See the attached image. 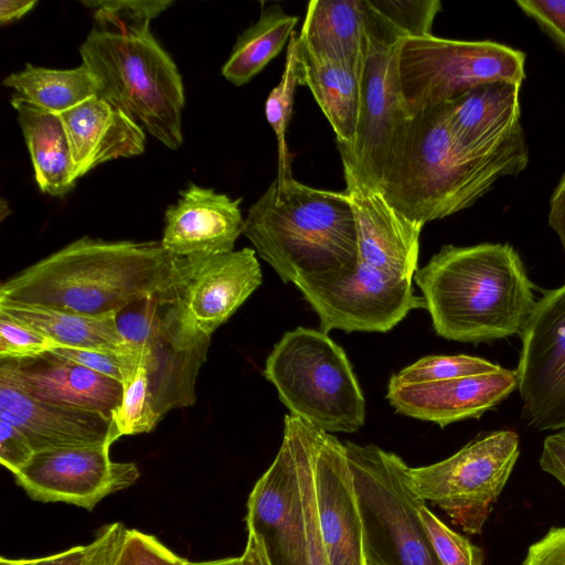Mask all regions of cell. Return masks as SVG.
Segmentation results:
<instances>
[{"label":"cell","mask_w":565,"mask_h":565,"mask_svg":"<svg viewBox=\"0 0 565 565\" xmlns=\"http://www.w3.org/2000/svg\"><path fill=\"white\" fill-rule=\"evenodd\" d=\"M173 262L161 242L84 236L3 281L0 301L83 316L117 315L164 291Z\"/></svg>","instance_id":"obj_1"},{"label":"cell","mask_w":565,"mask_h":565,"mask_svg":"<svg viewBox=\"0 0 565 565\" xmlns=\"http://www.w3.org/2000/svg\"><path fill=\"white\" fill-rule=\"evenodd\" d=\"M436 333L459 342L521 334L536 287L508 243L445 245L414 275Z\"/></svg>","instance_id":"obj_2"},{"label":"cell","mask_w":565,"mask_h":565,"mask_svg":"<svg viewBox=\"0 0 565 565\" xmlns=\"http://www.w3.org/2000/svg\"><path fill=\"white\" fill-rule=\"evenodd\" d=\"M526 167L463 151L449 132L441 104L406 120L376 189L397 212L425 225L470 207L500 178L516 177Z\"/></svg>","instance_id":"obj_3"},{"label":"cell","mask_w":565,"mask_h":565,"mask_svg":"<svg viewBox=\"0 0 565 565\" xmlns=\"http://www.w3.org/2000/svg\"><path fill=\"white\" fill-rule=\"evenodd\" d=\"M243 234L284 282L328 277L359 262L355 218L345 191L276 178L248 209Z\"/></svg>","instance_id":"obj_4"},{"label":"cell","mask_w":565,"mask_h":565,"mask_svg":"<svg viewBox=\"0 0 565 565\" xmlns=\"http://www.w3.org/2000/svg\"><path fill=\"white\" fill-rule=\"evenodd\" d=\"M79 53L96 81L98 97L140 122L169 149L182 145V78L151 31L117 34L93 28Z\"/></svg>","instance_id":"obj_5"},{"label":"cell","mask_w":565,"mask_h":565,"mask_svg":"<svg viewBox=\"0 0 565 565\" xmlns=\"http://www.w3.org/2000/svg\"><path fill=\"white\" fill-rule=\"evenodd\" d=\"M264 374L282 404L327 433H354L365 422V398L343 351L324 331L299 327L269 353Z\"/></svg>","instance_id":"obj_6"},{"label":"cell","mask_w":565,"mask_h":565,"mask_svg":"<svg viewBox=\"0 0 565 565\" xmlns=\"http://www.w3.org/2000/svg\"><path fill=\"white\" fill-rule=\"evenodd\" d=\"M344 445L367 565H443L419 516L426 502L408 486L404 460L375 445Z\"/></svg>","instance_id":"obj_7"},{"label":"cell","mask_w":565,"mask_h":565,"mask_svg":"<svg viewBox=\"0 0 565 565\" xmlns=\"http://www.w3.org/2000/svg\"><path fill=\"white\" fill-rule=\"evenodd\" d=\"M256 250L174 257L172 279L159 294L166 333L179 351L209 345L214 331L262 284Z\"/></svg>","instance_id":"obj_8"},{"label":"cell","mask_w":565,"mask_h":565,"mask_svg":"<svg viewBox=\"0 0 565 565\" xmlns=\"http://www.w3.org/2000/svg\"><path fill=\"white\" fill-rule=\"evenodd\" d=\"M525 60L524 52L491 40H450L433 34L405 38L397 52L405 111L414 117L489 82L522 85Z\"/></svg>","instance_id":"obj_9"},{"label":"cell","mask_w":565,"mask_h":565,"mask_svg":"<svg viewBox=\"0 0 565 565\" xmlns=\"http://www.w3.org/2000/svg\"><path fill=\"white\" fill-rule=\"evenodd\" d=\"M520 455L513 430L482 433L452 456L423 467H406L411 489L439 507L468 534H480Z\"/></svg>","instance_id":"obj_10"},{"label":"cell","mask_w":565,"mask_h":565,"mask_svg":"<svg viewBox=\"0 0 565 565\" xmlns=\"http://www.w3.org/2000/svg\"><path fill=\"white\" fill-rule=\"evenodd\" d=\"M365 50L360 71V105L352 147L338 145L356 177L377 188L392 143L409 118L405 111L397 70L403 38L390 29L366 4Z\"/></svg>","instance_id":"obj_11"},{"label":"cell","mask_w":565,"mask_h":565,"mask_svg":"<svg viewBox=\"0 0 565 565\" xmlns=\"http://www.w3.org/2000/svg\"><path fill=\"white\" fill-rule=\"evenodd\" d=\"M412 280L359 262L352 270L302 280L296 287L318 315L326 333L332 329L387 332L409 311L425 308Z\"/></svg>","instance_id":"obj_12"},{"label":"cell","mask_w":565,"mask_h":565,"mask_svg":"<svg viewBox=\"0 0 565 565\" xmlns=\"http://www.w3.org/2000/svg\"><path fill=\"white\" fill-rule=\"evenodd\" d=\"M518 387L535 429H565V281L544 291L520 334Z\"/></svg>","instance_id":"obj_13"},{"label":"cell","mask_w":565,"mask_h":565,"mask_svg":"<svg viewBox=\"0 0 565 565\" xmlns=\"http://www.w3.org/2000/svg\"><path fill=\"white\" fill-rule=\"evenodd\" d=\"M109 447L77 446L34 452L13 473L15 483L34 501L63 502L93 511L104 498L129 488L140 476L136 463L113 461Z\"/></svg>","instance_id":"obj_14"},{"label":"cell","mask_w":565,"mask_h":565,"mask_svg":"<svg viewBox=\"0 0 565 565\" xmlns=\"http://www.w3.org/2000/svg\"><path fill=\"white\" fill-rule=\"evenodd\" d=\"M246 529L260 541L269 565H308L302 497L294 447L281 446L256 481L246 504Z\"/></svg>","instance_id":"obj_15"},{"label":"cell","mask_w":565,"mask_h":565,"mask_svg":"<svg viewBox=\"0 0 565 565\" xmlns=\"http://www.w3.org/2000/svg\"><path fill=\"white\" fill-rule=\"evenodd\" d=\"M118 332L148 370L156 409L163 416L194 403V385L209 345L177 350L166 333L158 297L134 302L116 315Z\"/></svg>","instance_id":"obj_16"},{"label":"cell","mask_w":565,"mask_h":565,"mask_svg":"<svg viewBox=\"0 0 565 565\" xmlns=\"http://www.w3.org/2000/svg\"><path fill=\"white\" fill-rule=\"evenodd\" d=\"M312 478L322 543L331 565H367L363 524L344 443L315 426Z\"/></svg>","instance_id":"obj_17"},{"label":"cell","mask_w":565,"mask_h":565,"mask_svg":"<svg viewBox=\"0 0 565 565\" xmlns=\"http://www.w3.org/2000/svg\"><path fill=\"white\" fill-rule=\"evenodd\" d=\"M521 87L512 82H489L445 103L446 124L457 146L475 157L529 164L521 125Z\"/></svg>","instance_id":"obj_18"},{"label":"cell","mask_w":565,"mask_h":565,"mask_svg":"<svg viewBox=\"0 0 565 565\" xmlns=\"http://www.w3.org/2000/svg\"><path fill=\"white\" fill-rule=\"evenodd\" d=\"M342 161L345 192L353 210L360 262L388 275L414 278L417 271L423 224L397 212L382 193Z\"/></svg>","instance_id":"obj_19"},{"label":"cell","mask_w":565,"mask_h":565,"mask_svg":"<svg viewBox=\"0 0 565 565\" xmlns=\"http://www.w3.org/2000/svg\"><path fill=\"white\" fill-rule=\"evenodd\" d=\"M0 418L19 428L34 452L77 446L111 445V416L47 403L30 395L0 364Z\"/></svg>","instance_id":"obj_20"},{"label":"cell","mask_w":565,"mask_h":565,"mask_svg":"<svg viewBox=\"0 0 565 565\" xmlns=\"http://www.w3.org/2000/svg\"><path fill=\"white\" fill-rule=\"evenodd\" d=\"M242 199L196 184L180 192L164 213L163 248L174 257L212 256L234 250L244 231Z\"/></svg>","instance_id":"obj_21"},{"label":"cell","mask_w":565,"mask_h":565,"mask_svg":"<svg viewBox=\"0 0 565 565\" xmlns=\"http://www.w3.org/2000/svg\"><path fill=\"white\" fill-rule=\"evenodd\" d=\"M516 370L459 377L448 381L394 384L386 398L396 412L440 427L468 418H479L518 387Z\"/></svg>","instance_id":"obj_22"},{"label":"cell","mask_w":565,"mask_h":565,"mask_svg":"<svg viewBox=\"0 0 565 565\" xmlns=\"http://www.w3.org/2000/svg\"><path fill=\"white\" fill-rule=\"evenodd\" d=\"M1 365L30 395L47 403L110 416L121 403L120 382L51 352L1 360Z\"/></svg>","instance_id":"obj_23"},{"label":"cell","mask_w":565,"mask_h":565,"mask_svg":"<svg viewBox=\"0 0 565 565\" xmlns=\"http://www.w3.org/2000/svg\"><path fill=\"white\" fill-rule=\"evenodd\" d=\"M74 167V179L103 162L143 153L146 134L124 110L98 96L60 114Z\"/></svg>","instance_id":"obj_24"},{"label":"cell","mask_w":565,"mask_h":565,"mask_svg":"<svg viewBox=\"0 0 565 565\" xmlns=\"http://www.w3.org/2000/svg\"><path fill=\"white\" fill-rule=\"evenodd\" d=\"M10 104L17 113L29 149L39 189L52 196H63L75 184L67 134L60 114L45 110L19 94Z\"/></svg>","instance_id":"obj_25"},{"label":"cell","mask_w":565,"mask_h":565,"mask_svg":"<svg viewBox=\"0 0 565 565\" xmlns=\"http://www.w3.org/2000/svg\"><path fill=\"white\" fill-rule=\"evenodd\" d=\"M363 0H311L299 34L309 55L361 71L365 50Z\"/></svg>","instance_id":"obj_26"},{"label":"cell","mask_w":565,"mask_h":565,"mask_svg":"<svg viewBox=\"0 0 565 565\" xmlns=\"http://www.w3.org/2000/svg\"><path fill=\"white\" fill-rule=\"evenodd\" d=\"M301 86L311 92L334 131L337 145L352 147L359 118L360 71L348 63L311 56L301 47Z\"/></svg>","instance_id":"obj_27"},{"label":"cell","mask_w":565,"mask_h":565,"mask_svg":"<svg viewBox=\"0 0 565 565\" xmlns=\"http://www.w3.org/2000/svg\"><path fill=\"white\" fill-rule=\"evenodd\" d=\"M0 312L35 328L62 347L135 354L118 332L116 315L83 316L8 301H0Z\"/></svg>","instance_id":"obj_28"},{"label":"cell","mask_w":565,"mask_h":565,"mask_svg":"<svg viewBox=\"0 0 565 565\" xmlns=\"http://www.w3.org/2000/svg\"><path fill=\"white\" fill-rule=\"evenodd\" d=\"M298 20L279 4L264 7L258 20L238 35L222 75L236 86L248 83L288 44Z\"/></svg>","instance_id":"obj_29"},{"label":"cell","mask_w":565,"mask_h":565,"mask_svg":"<svg viewBox=\"0 0 565 565\" xmlns=\"http://www.w3.org/2000/svg\"><path fill=\"white\" fill-rule=\"evenodd\" d=\"M3 85L55 114H62L97 96L96 81L83 63L68 70L39 67L28 63L23 70L8 75Z\"/></svg>","instance_id":"obj_30"},{"label":"cell","mask_w":565,"mask_h":565,"mask_svg":"<svg viewBox=\"0 0 565 565\" xmlns=\"http://www.w3.org/2000/svg\"><path fill=\"white\" fill-rule=\"evenodd\" d=\"M315 425L288 414L284 431L291 439L300 483L306 522L308 565H331L319 531L312 478V439Z\"/></svg>","instance_id":"obj_31"},{"label":"cell","mask_w":565,"mask_h":565,"mask_svg":"<svg viewBox=\"0 0 565 565\" xmlns=\"http://www.w3.org/2000/svg\"><path fill=\"white\" fill-rule=\"evenodd\" d=\"M298 86H301V45L299 34L294 32L287 45L281 78L270 90L265 103V116L277 140V178L292 175L291 157L289 154L286 135L291 119L295 93Z\"/></svg>","instance_id":"obj_32"},{"label":"cell","mask_w":565,"mask_h":565,"mask_svg":"<svg viewBox=\"0 0 565 565\" xmlns=\"http://www.w3.org/2000/svg\"><path fill=\"white\" fill-rule=\"evenodd\" d=\"M121 403L111 412L114 439L121 436L150 433L161 419L156 409L148 370L139 365L125 383Z\"/></svg>","instance_id":"obj_33"},{"label":"cell","mask_w":565,"mask_h":565,"mask_svg":"<svg viewBox=\"0 0 565 565\" xmlns=\"http://www.w3.org/2000/svg\"><path fill=\"white\" fill-rule=\"evenodd\" d=\"M502 369L482 358L466 354L428 355L401 370L391 377L390 383L403 385L440 382L497 373Z\"/></svg>","instance_id":"obj_34"},{"label":"cell","mask_w":565,"mask_h":565,"mask_svg":"<svg viewBox=\"0 0 565 565\" xmlns=\"http://www.w3.org/2000/svg\"><path fill=\"white\" fill-rule=\"evenodd\" d=\"M94 10L96 29L117 34H137L150 31V22L173 1L171 0H122L83 1Z\"/></svg>","instance_id":"obj_35"},{"label":"cell","mask_w":565,"mask_h":565,"mask_svg":"<svg viewBox=\"0 0 565 565\" xmlns=\"http://www.w3.org/2000/svg\"><path fill=\"white\" fill-rule=\"evenodd\" d=\"M370 9L403 39L431 34L439 0H366Z\"/></svg>","instance_id":"obj_36"},{"label":"cell","mask_w":565,"mask_h":565,"mask_svg":"<svg viewBox=\"0 0 565 565\" xmlns=\"http://www.w3.org/2000/svg\"><path fill=\"white\" fill-rule=\"evenodd\" d=\"M419 516L443 565H483L482 550L446 525L426 503L422 505Z\"/></svg>","instance_id":"obj_37"},{"label":"cell","mask_w":565,"mask_h":565,"mask_svg":"<svg viewBox=\"0 0 565 565\" xmlns=\"http://www.w3.org/2000/svg\"><path fill=\"white\" fill-rule=\"evenodd\" d=\"M61 347L35 328L0 312V360L35 358Z\"/></svg>","instance_id":"obj_38"},{"label":"cell","mask_w":565,"mask_h":565,"mask_svg":"<svg viewBox=\"0 0 565 565\" xmlns=\"http://www.w3.org/2000/svg\"><path fill=\"white\" fill-rule=\"evenodd\" d=\"M188 562L154 535L126 529L116 565H186Z\"/></svg>","instance_id":"obj_39"},{"label":"cell","mask_w":565,"mask_h":565,"mask_svg":"<svg viewBox=\"0 0 565 565\" xmlns=\"http://www.w3.org/2000/svg\"><path fill=\"white\" fill-rule=\"evenodd\" d=\"M51 353L81 364L89 370L111 377L122 385L127 383L140 365L136 354H118L89 349L61 347Z\"/></svg>","instance_id":"obj_40"},{"label":"cell","mask_w":565,"mask_h":565,"mask_svg":"<svg viewBox=\"0 0 565 565\" xmlns=\"http://www.w3.org/2000/svg\"><path fill=\"white\" fill-rule=\"evenodd\" d=\"M515 4L565 54V1L518 0Z\"/></svg>","instance_id":"obj_41"},{"label":"cell","mask_w":565,"mask_h":565,"mask_svg":"<svg viewBox=\"0 0 565 565\" xmlns=\"http://www.w3.org/2000/svg\"><path fill=\"white\" fill-rule=\"evenodd\" d=\"M34 455L28 438L10 422L0 418V461L9 471L15 473Z\"/></svg>","instance_id":"obj_42"},{"label":"cell","mask_w":565,"mask_h":565,"mask_svg":"<svg viewBox=\"0 0 565 565\" xmlns=\"http://www.w3.org/2000/svg\"><path fill=\"white\" fill-rule=\"evenodd\" d=\"M522 565H565V526L551 527L533 543Z\"/></svg>","instance_id":"obj_43"},{"label":"cell","mask_w":565,"mask_h":565,"mask_svg":"<svg viewBox=\"0 0 565 565\" xmlns=\"http://www.w3.org/2000/svg\"><path fill=\"white\" fill-rule=\"evenodd\" d=\"M126 529L121 522L109 523L98 529L94 540L88 544L87 565H107L111 554L121 544Z\"/></svg>","instance_id":"obj_44"},{"label":"cell","mask_w":565,"mask_h":565,"mask_svg":"<svg viewBox=\"0 0 565 565\" xmlns=\"http://www.w3.org/2000/svg\"><path fill=\"white\" fill-rule=\"evenodd\" d=\"M540 466L565 487V429L545 438Z\"/></svg>","instance_id":"obj_45"},{"label":"cell","mask_w":565,"mask_h":565,"mask_svg":"<svg viewBox=\"0 0 565 565\" xmlns=\"http://www.w3.org/2000/svg\"><path fill=\"white\" fill-rule=\"evenodd\" d=\"M89 546L76 545L66 551L39 557V558H6L0 559V565H87Z\"/></svg>","instance_id":"obj_46"},{"label":"cell","mask_w":565,"mask_h":565,"mask_svg":"<svg viewBox=\"0 0 565 565\" xmlns=\"http://www.w3.org/2000/svg\"><path fill=\"white\" fill-rule=\"evenodd\" d=\"M547 224L557 235L563 249L565 250V172L555 185L550 201Z\"/></svg>","instance_id":"obj_47"},{"label":"cell","mask_w":565,"mask_h":565,"mask_svg":"<svg viewBox=\"0 0 565 565\" xmlns=\"http://www.w3.org/2000/svg\"><path fill=\"white\" fill-rule=\"evenodd\" d=\"M38 1L34 0H2L0 2V22L2 25L12 23L21 19L24 14L31 11Z\"/></svg>","instance_id":"obj_48"},{"label":"cell","mask_w":565,"mask_h":565,"mask_svg":"<svg viewBox=\"0 0 565 565\" xmlns=\"http://www.w3.org/2000/svg\"><path fill=\"white\" fill-rule=\"evenodd\" d=\"M241 565H265L262 543L252 532H247V542L241 555Z\"/></svg>","instance_id":"obj_49"},{"label":"cell","mask_w":565,"mask_h":565,"mask_svg":"<svg viewBox=\"0 0 565 565\" xmlns=\"http://www.w3.org/2000/svg\"><path fill=\"white\" fill-rule=\"evenodd\" d=\"M186 565H241V556H231L204 562H188Z\"/></svg>","instance_id":"obj_50"},{"label":"cell","mask_w":565,"mask_h":565,"mask_svg":"<svg viewBox=\"0 0 565 565\" xmlns=\"http://www.w3.org/2000/svg\"><path fill=\"white\" fill-rule=\"evenodd\" d=\"M122 543V542H121ZM121 544L116 548V551L111 554V556L108 559L107 565H116L117 555L119 552Z\"/></svg>","instance_id":"obj_51"},{"label":"cell","mask_w":565,"mask_h":565,"mask_svg":"<svg viewBox=\"0 0 565 565\" xmlns=\"http://www.w3.org/2000/svg\"><path fill=\"white\" fill-rule=\"evenodd\" d=\"M264 551V550H263ZM264 559H265V565H269L267 558H266V555H265V552H264Z\"/></svg>","instance_id":"obj_52"}]
</instances>
